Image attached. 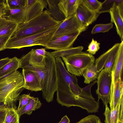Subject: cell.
Wrapping results in <instances>:
<instances>
[{
  "mask_svg": "<svg viewBox=\"0 0 123 123\" xmlns=\"http://www.w3.org/2000/svg\"><path fill=\"white\" fill-rule=\"evenodd\" d=\"M55 58L57 77V102L62 106H77L85 110L88 113L95 112L99 102L95 100L92 94V85L89 84L83 88L80 87L76 76L67 71L61 58Z\"/></svg>",
  "mask_w": 123,
  "mask_h": 123,
  "instance_id": "6da1fadb",
  "label": "cell"
},
{
  "mask_svg": "<svg viewBox=\"0 0 123 123\" xmlns=\"http://www.w3.org/2000/svg\"><path fill=\"white\" fill-rule=\"evenodd\" d=\"M20 68L34 72L39 79L43 98L52 102L57 90V73L55 58L45 48L32 49L19 59Z\"/></svg>",
  "mask_w": 123,
  "mask_h": 123,
  "instance_id": "7a4b0ae2",
  "label": "cell"
},
{
  "mask_svg": "<svg viewBox=\"0 0 123 123\" xmlns=\"http://www.w3.org/2000/svg\"><path fill=\"white\" fill-rule=\"evenodd\" d=\"M24 86L23 76L17 70L0 79V105L15 108L20 95L25 89Z\"/></svg>",
  "mask_w": 123,
  "mask_h": 123,
  "instance_id": "3957f363",
  "label": "cell"
},
{
  "mask_svg": "<svg viewBox=\"0 0 123 123\" xmlns=\"http://www.w3.org/2000/svg\"><path fill=\"white\" fill-rule=\"evenodd\" d=\"M61 22L54 19L49 12L46 10L30 20L18 24L12 37L28 36L54 28Z\"/></svg>",
  "mask_w": 123,
  "mask_h": 123,
  "instance_id": "277c9868",
  "label": "cell"
},
{
  "mask_svg": "<svg viewBox=\"0 0 123 123\" xmlns=\"http://www.w3.org/2000/svg\"><path fill=\"white\" fill-rule=\"evenodd\" d=\"M60 24L50 29L27 36L20 37H12L6 43L5 49H19L24 47L38 45L45 47L52 38Z\"/></svg>",
  "mask_w": 123,
  "mask_h": 123,
  "instance_id": "5b68a950",
  "label": "cell"
},
{
  "mask_svg": "<svg viewBox=\"0 0 123 123\" xmlns=\"http://www.w3.org/2000/svg\"><path fill=\"white\" fill-rule=\"evenodd\" d=\"M60 57L63 59L69 73L79 76L82 75L86 69L94 64L95 60L93 55L82 51Z\"/></svg>",
  "mask_w": 123,
  "mask_h": 123,
  "instance_id": "8992f818",
  "label": "cell"
},
{
  "mask_svg": "<svg viewBox=\"0 0 123 123\" xmlns=\"http://www.w3.org/2000/svg\"><path fill=\"white\" fill-rule=\"evenodd\" d=\"M111 82V71L104 69L100 72L97 80V88L96 93L98 101L101 99L104 105L110 103Z\"/></svg>",
  "mask_w": 123,
  "mask_h": 123,
  "instance_id": "52a82bcc",
  "label": "cell"
},
{
  "mask_svg": "<svg viewBox=\"0 0 123 123\" xmlns=\"http://www.w3.org/2000/svg\"><path fill=\"white\" fill-rule=\"evenodd\" d=\"M86 29L83 27L75 14L66 18L60 23L52 38L72 34L78 31L82 32Z\"/></svg>",
  "mask_w": 123,
  "mask_h": 123,
  "instance_id": "ba28073f",
  "label": "cell"
},
{
  "mask_svg": "<svg viewBox=\"0 0 123 123\" xmlns=\"http://www.w3.org/2000/svg\"><path fill=\"white\" fill-rule=\"evenodd\" d=\"M81 32L78 31L72 34L52 38L46 44L45 49L59 51L71 47Z\"/></svg>",
  "mask_w": 123,
  "mask_h": 123,
  "instance_id": "9c48e42d",
  "label": "cell"
},
{
  "mask_svg": "<svg viewBox=\"0 0 123 123\" xmlns=\"http://www.w3.org/2000/svg\"><path fill=\"white\" fill-rule=\"evenodd\" d=\"M120 43H117L95 60L94 64L100 72L104 69L111 70L117 57Z\"/></svg>",
  "mask_w": 123,
  "mask_h": 123,
  "instance_id": "30bf717a",
  "label": "cell"
},
{
  "mask_svg": "<svg viewBox=\"0 0 123 123\" xmlns=\"http://www.w3.org/2000/svg\"><path fill=\"white\" fill-rule=\"evenodd\" d=\"M123 41L120 43L118 53L111 70V93L113 92L116 83L123 78Z\"/></svg>",
  "mask_w": 123,
  "mask_h": 123,
  "instance_id": "8fae6325",
  "label": "cell"
},
{
  "mask_svg": "<svg viewBox=\"0 0 123 123\" xmlns=\"http://www.w3.org/2000/svg\"><path fill=\"white\" fill-rule=\"evenodd\" d=\"M47 0H25L26 7L24 22H27L42 12L47 8Z\"/></svg>",
  "mask_w": 123,
  "mask_h": 123,
  "instance_id": "7c38bea8",
  "label": "cell"
},
{
  "mask_svg": "<svg viewBox=\"0 0 123 123\" xmlns=\"http://www.w3.org/2000/svg\"><path fill=\"white\" fill-rule=\"evenodd\" d=\"M76 14L83 27L86 29L96 20L100 14L88 9L83 2V0L78 8Z\"/></svg>",
  "mask_w": 123,
  "mask_h": 123,
  "instance_id": "4fadbf2b",
  "label": "cell"
},
{
  "mask_svg": "<svg viewBox=\"0 0 123 123\" xmlns=\"http://www.w3.org/2000/svg\"><path fill=\"white\" fill-rule=\"evenodd\" d=\"M104 113L105 123H123V100L112 110L110 109L108 105H105Z\"/></svg>",
  "mask_w": 123,
  "mask_h": 123,
  "instance_id": "5bb4252c",
  "label": "cell"
},
{
  "mask_svg": "<svg viewBox=\"0 0 123 123\" xmlns=\"http://www.w3.org/2000/svg\"><path fill=\"white\" fill-rule=\"evenodd\" d=\"M22 74L24 78L25 89L32 91H42L39 79L34 72L22 69Z\"/></svg>",
  "mask_w": 123,
  "mask_h": 123,
  "instance_id": "9a60e30c",
  "label": "cell"
},
{
  "mask_svg": "<svg viewBox=\"0 0 123 123\" xmlns=\"http://www.w3.org/2000/svg\"><path fill=\"white\" fill-rule=\"evenodd\" d=\"M82 0H60L58 7L65 19L76 14L78 8Z\"/></svg>",
  "mask_w": 123,
  "mask_h": 123,
  "instance_id": "2e32d148",
  "label": "cell"
},
{
  "mask_svg": "<svg viewBox=\"0 0 123 123\" xmlns=\"http://www.w3.org/2000/svg\"><path fill=\"white\" fill-rule=\"evenodd\" d=\"M26 6L18 9H11L7 6L2 17L6 20L16 22L18 24L24 22Z\"/></svg>",
  "mask_w": 123,
  "mask_h": 123,
  "instance_id": "e0dca14e",
  "label": "cell"
},
{
  "mask_svg": "<svg viewBox=\"0 0 123 123\" xmlns=\"http://www.w3.org/2000/svg\"><path fill=\"white\" fill-rule=\"evenodd\" d=\"M117 0L110 10L111 23H114L116 27L118 35L121 41H123V17L120 14L116 4Z\"/></svg>",
  "mask_w": 123,
  "mask_h": 123,
  "instance_id": "ac0fdd59",
  "label": "cell"
},
{
  "mask_svg": "<svg viewBox=\"0 0 123 123\" xmlns=\"http://www.w3.org/2000/svg\"><path fill=\"white\" fill-rule=\"evenodd\" d=\"M123 79H121L116 83L113 93L111 96L109 103L110 110L114 109L123 100Z\"/></svg>",
  "mask_w": 123,
  "mask_h": 123,
  "instance_id": "d6986e66",
  "label": "cell"
},
{
  "mask_svg": "<svg viewBox=\"0 0 123 123\" xmlns=\"http://www.w3.org/2000/svg\"><path fill=\"white\" fill-rule=\"evenodd\" d=\"M48 8L47 10L51 16L56 20L62 22L65 17L59 9L58 4L60 0H47Z\"/></svg>",
  "mask_w": 123,
  "mask_h": 123,
  "instance_id": "ffe728a7",
  "label": "cell"
},
{
  "mask_svg": "<svg viewBox=\"0 0 123 123\" xmlns=\"http://www.w3.org/2000/svg\"><path fill=\"white\" fill-rule=\"evenodd\" d=\"M19 68V59L16 57L11 58L8 63L0 68V79L16 71Z\"/></svg>",
  "mask_w": 123,
  "mask_h": 123,
  "instance_id": "44dd1931",
  "label": "cell"
},
{
  "mask_svg": "<svg viewBox=\"0 0 123 123\" xmlns=\"http://www.w3.org/2000/svg\"><path fill=\"white\" fill-rule=\"evenodd\" d=\"M18 24L6 20L3 18L0 23V36L5 35L12 36L16 31Z\"/></svg>",
  "mask_w": 123,
  "mask_h": 123,
  "instance_id": "7402d4cb",
  "label": "cell"
},
{
  "mask_svg": "<svg viewBox=\"0 0 123 123\" xmlns=\"http://www.w3.org/2000/svg\"><path fill=\"white\" fill-rule=\"evenodd\" d=\"M42 105L38 98L31 96L30 101L28 104L21 110L17 112L20 117L24 114L30 115L32 113L33 111L40 108Z\"/></svg>",
  "mask_w": 123,
  "mask_h": 123,
  "instance_id": "603a6c76",
  "label": "cell"
},
{
  "mask_svg": "<svg viewBox=\"0 0 123 123\" xmlns=\"http://www.w3.org/2000/svg\"><path fill=\"white\" fill-rule=\"evenodd\" d=\"M100 72L94 64L86 69L82 75L84 78V83L89 84L97 79Z\"/></svg>",
  "mask_w": 123,
  "mask_h": 123,
  "instance_id": "cb8c5ba5",
  "label": "cell"
},
{
  "mask_svg": "<svg viewBox=\"0 0 123 123\" xmlns=\"http://www.w3.org/2000/svg\"><path fill=\"white\" fill-rule=\"evenodd\" d=\"M83 49V47L79 46L74 47H71L59 51H55L50 53L55 58L60 57L62 56L80 53L82 51Z\"/></svg>",
  "mask_w": 123,
  "mask_h": 123,
  "instance_id": "d4e9b609",
  "label": "cell"
},
{
  "mask_svg": "<svg viewBox=\"0 0 123 123\" xmlns=\"http://www.w3.org/2000/svg\"><path fill=\"white\" fill-rule=\"evenodd\" d=\"M19 118L15 108L13 107L7 108L3 123H20Z\"/></svg>",
  "mask_w": 123,
  "mask_h": 123,
  "instance_id": "484cf974",
  "label": "cell"
},
{
  "mask_svg": "<svg viewBox=\"0 0 123 123\" xmlns=\"http://www.w3.org/2000/svg\"><path fill=\"white\" fill-rule=\"evenodd\" d=\"M83 2L88 9L95 12L98 13L101 7L102 2L97 0H83Z\"/></svg>",
  "mask_w": 123,
  "mask_h": 123,
  "instance_id": "4316f807",
  "label": "cell"
},
{
  "mask_svg": "<svg viewBox=\"0 0 123 123\" xmlns=\"http://www.w3.org/2000/svg\"><path fill=\"white\" fill-rule=\"evenodd\" d=\"M113 26V24L111 22L106 24H97L92 28L91 33L93 34L99 33L108 32L112 28Z\"/></svg>",
  "mask_w": 123,
  "mask_h": 123,
  "instance_id": "83f0119b",
  "label": "cell"
},
{
  "mask_svg": "<svg viewBox=\"0 0 123 123\" xmlns=\"http://www.w3.org/2000/svg\"><path fill=\"white\" fill-rule=\"evenodd\" d=\"M6 3L11 9L20 8L25 6V0H6Z\"/></svg>",
  "mask_w": 123,
  "mask_h": 123,
  "instance_id": "f1b7e54d",
  "label": "cell"
},
{
  "mask_svg": "<svg viewBox=\"0 0 123 123\" xmlns=\"http://www.w3.org/2000/svg\"><path fill=\"white\" fill-rule=\"evenodd\" d=\"M31 96L29 94H24L20 95L18 100H19V103L17 111H19L26 106L29 103Z\"/></svg>",
  "mask_w": 123,
  "mask_h": 123,
  "instance_id": "f546056e",
  "label": "cell"
},
{
  "mask_svg": "<svg viewBox=\"0 0 123 123\" xmlns=\"http://www.w3.org/2000/svg\"><path fill=\"white\" fill-rule=\"evenodd\" d=\"M100 44L97 41L92 38V41L89 44L86 51L88 53L92 55H95L100 49Z\"/></svg>",
  "mask_w": 123,
  "mask_h": 123,
  "instance_id": "4dcf8cb0",
  "label": "cell"
},
{
  "mask_svg": "<svg viewBox=\"0 0 123 123\" xmlns=\"http://www.w3.org/2000/svg\"><path fill=\"white\" fill-rule=\"evenodd\" d=\"M116 0H106L102 2L101 8L99 12L100 14L104 12H109Z\"/></svg>",
  "mask_w": 123,
  "mask_h": 123,
  "instance_id": "1f68e13d",
  "label": "cell"
},
{
  "mask_svg": "<svg viewBox=\"0 0 123 123\" xmlns=\"http://www.w3.org/2000/svg\"><path fill=\"white\" fill-rule=\"evenodd\" d=\"M76 123H101L99 118L95 115H90L81 119Z\"/></svg>",
  "mask_w": 123,
  "mask_h": 123,
  "instance_id": "d6a6232c",
  "label": "cell"
},
{
  "mask_svg": "<svg viewBox=\"0 0 123 123\" xmlns=\"http://www.w3.org/2000/svg\"><path fill=\"white\" fill-rule=\"evenodd\" d=\"M12 37L11 35H5L0 36V51L5 49L6 45L9 39Z\"/></svg>",
  "mask_w": 123,
  "mask_h": 123,
  "instance_id": "836d02e7",
  "label": "cell"
},
{
  "mask_svg": "<svg viewBox=\"0 0 123 123\" xmlns=\"http://www.w3.org/2000/svg\"><path fill=\"white\" fill-rule=\"evenodd\" d=\"M7 108L3 105H0V123H3L6 115Z\"/></svg>",
  "mask_w": 123,
  "mask_h": 123,
  "instance_id": "e575fe53",
  "label": "cell"
},
{
  "mask_svg": "<svg viewBox=\"0 0 123 123\" xmlns=\"http://www.w3.org/2000/svg\"><path fill=\"white\" fill-rule=\"evenodd\" d=\"M11 58L7 57L0 60V68L8 63Z\"/></svg>",
  "mask_w": 123,
  "mask_h": 123,
  "instance_id": "d590c367",
  "label": "cell"
},
{
  "mask_svg": "<svg viewBox=\"0 0 123 123\" xmlns=\"http://www.w3.org/2000/svg\"><path fill=\"white\" fill-rule=\"evenodd\" d=\"M6 6V3L0 4V16H2L4 14Z\"/></svg>",
  "mask_w": 123,
  "mask_h": 123,
  "instance_id": "8d00e7d4",
  "label": "cell"
},
{
  "mask_svg": "<svg viewBox=\"0 0 123 123\" xmlns=\"http://www.w3.org/2000/svg\"><path fill=\"white\" fill-rule=\"evenodd\" d=\"M58 123H70V121L67 115L63 117L61 121Z\"/></svg>",
  "mask_w": 123,
  "mask_h": 123,
  "instance_id": "74e56055",
  "label": "cell"
},
{
  "mask_svg": "<svg viewBox=\"0 0 123 123\" xmlns=\"http://www.w3.org/2000/svg\"><path fill=\"white\" fill-rule=\"evenodd\" d=\"M6 0H0V4L5 3Z\"/></svg>",
  "mask_w": 123,
  "mask_h": 123,
  "instance_id": "f35d334b",
  "label": "cell"
},
{
  "mask_svg": "<svg viewBox=\"0 0 123 123\" xmlns=\"http://www.w3.org/2000/svg\"><path fill=\"white\" fill-rule=\"evenodd\" d=\"M3 18L1 16H0V23L2 21Z\"/></svg>",
  "mask_w": 123,
  "mask_h": 123,
  "instance_id": "ab89813d",
  "label": "cell"
},
{
  "mask_svg": "<svg viewBox=\"0 0 123 123\" xmlns=\"http://www.w3.org/2000/svg\"></svg>",
  "mask_w": 123,
  "mask_h": 123,
  "instance_id": "60d3db41",
  "label": "cell"
}]
</instances>
